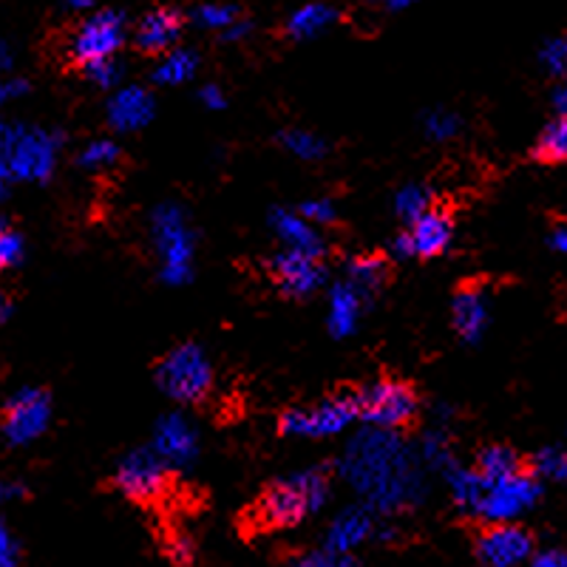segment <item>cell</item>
Masks as SVG:
<instances>
[{
  "label": "cell",
  "mask_w": 567,
  "mask_h": 567,
  "mask_svg": "<svg viewBox=\"0 0 567 567\" xmlns=\"http://www.w3.org/2000/svg\"><path fill=\"white\" fill-rule=\"evenodd\" d=\"M111 483H114V488L120 494L128 496L131 503L154 505L171 491L174 474H171V465L159 454L148 452V449H140V452H131L120 463Z\"/></svg>",
  "instance_id": "5"
},
{
  "label": "cell",
  "mask_w": 567,
  "mask_h": 567,
  "mask_svg": "<svg viewBox=\"0 0 567 567\" xmlns=\"http://www.w3.org/2000/svg\"><path fill=\"white\" fill-rule=\"evenodd\" d=\"M116 156H120V151H116L114 142H91L80 162L85 168H109L116 162Z\"/></svg>",
  "instance_id": "28"
},
{
  "label": "cell",
  "mask_w": 567,
  "mask_h": 567,
  "mask_svg": "<svg viewBox=\"0 0 567 567\" xmlns=\"http://www.w3.org/2000/svg\"><path fill=\"white\" fill-rule=\"evenodd\" d=\"M477 477L483 483H503V480H514L528 474V465H525L523 454L514 452L511 445H488L477 454Z\"/></svg>",
  "instance_id": "15"
},
{
  "label": "cell",
  "mask_w": 567,
  "mask_h": 567,
  "mask_svg": "<svg viewBox=\"0 0 567 567\" xmlns=\"http://www.w3.org/2000/svg\"><path fill=\"white\" fill-rule=\"evenodd\" d=\"M154 452L159 454L168 465H185L196 452V434L182 417L171 414L156 425V445Z\"/></svg>",
  "instance_id": "14"
},
{
  "label": "cell",
  "mask_w": 567,
  "mask_h": 567,
  "mask_svg": "<svg viewBox=\"0 0 567 567\" xmlns=\"http://www.w3.org/2000/svg\"><path fill=\"white\" fill-rule=\"evenodd\" d=\"M202 97L210 100V105H221V103H219V100H221V97H219V91H210V89H207L205 94H202Z\"/></svg>",
  "instance_id": "42"
},
{
  "label": "cell",
  "mask_w": 567,
  "mask_h": 567,
  "mask_svg": "<svg viewBox=\"0 0 567 567\" xmlns=\"http://www.w3.org/2000/svg\"><path fill=\"white\" fill-rule=\"evenodd\" d=\"M534 567H567V554H561V550H548V554H539L534 559Z\"/></svg>",
  "instance_id": "37"
},
{
  "label": "cell",
  "mask_w": 567,
  "mask_h": 567,
  "mask_svg": "<svg viewBox=\"0 0 567 567\" xmlns=\"http://www.w3.org/2000/svg\"><path fill=\"white\" fill-rule=\"evenodd\" d=\"M536 499V483L523 474V477L503 480V483H485L483 496L474 514L485 516L488 523H508L511 516L523 514Z\"/></svg>",
  "instance_id": "11"
},
{
  "label": "cell",
  "mask_w": 567,
  "mask_h": 567,
  "mask_svg": "<svg viewBox=\"0 0 567 567\" xmlns=\"http://www.w3.org/2000/svg\"><path fill=\"white\" fill-rule=\"evenodd\" d=\"M332 18H336V12L329 7H307L287 23V32H290L292 38H307V34H316L318 29L327 27Z\"/></svg>",
  "instance_id": "24"
},
{
  "label": "cell",
  "mask_w": 567,
  "mask_h": 567,
  "mask_svg": "<svg viewBox=\"0 0 567 567\" xmlns=\"http://www.w3.org/2000/svg\"><path fill=\"white\" fill-rule=\"evenodd\" d=\"M52 162H54L52 140H45L43 134H29L18 142L12 165L20 176H45L49 171H52Z\"/></svg>",
  "instance_id": "17"
},
{
  "label": "cell",
  "mask_w": 567,
  "mask_h": 567,
  "mask_svg": "<svg viewBox=\"0 0 567 567\" xmlns=\"http://www.w3.org/2000/svg\"><path fill=\"white\" fill-rule=\"evenodd\" d=\"M354 414H358V409H354V394H336V398H327L318 406L287 409V412H281V417H278V432L327 437V434L341 432Z\"/></svg>",
  "instance_id": "6"
},
{
  "label": "cell",
  "mask_w": 567,
  "mask_h": 567,
  "mask_svg": "<svg viewBox=\"0 0 567 567\" xmlns=\"http://www.w3.org/2000/svg\"><path fill=\"white\" fill-rule=\"evenodd\" d=\"M49 394L43 389H27L18 398H12L0 412V429L7 432L12 443H27L34 440L49 423Z\"/></svg>",
  "instance_id": "10"
},
{
  "label": "cell",
  "mask_w": 567,
  "mask_h": 567,
  "mask_svg": "<svg viewBox=\"0 0 567 567\" xmlns=\"http://www.w3.org/2000/svg\"><path fill=\"white\" fill-rule=\"evenodd\" d=\"M530 468L534 471H545V474H559V477H565L567 474V457H561V454H556V452H545V454H539V457H536V463L530 465Z\"/></svg>",
  "instance_id": "33"
},
{
  "label": "cell",
  "mask_w": 567,
  "mask_h": 567,
  "mask_svg": "<svg viewBox=\"0 0 567 567\" xmlns=\"http://www.w3.org/2000/svg\"><path fill=\"white\" fill-rule=\"evenodd\" d=\"M20 258H23V239L18 233L0 227V272L18 265Z\"/></svg>",
  "instance_id": "30"
},
{
  "label": "cell",
  "mask_w": 567,
  "mask_h": 567,
  "mask_svg": "<svg viewBox=\"0 0 567 567\" xmlns=\"http://www.w3.org/2000/svg\"><path fill=\"white\" fill-rule=\"evenodd\" d=\"M349 278H352V287L358 296L361 292H374L381 290L389 278V258L383 252H363V256H354L349 261Z\"/></svg>",
  "instance_id": "19"
},
{
  "label": "cell",
  "mask_w": 567,
  "mask_h": 567,
  "mask_svg": "<svg viewBox=\"0 0 567 567\" xmlns=\"http://www.w3.org/2000/svg\"><path fill=\"white\" fill-rule=\"evenodd\" d=\"M358 307H361V296L352 287H336V292H332V312H329V327L336 329V336L352 332Z\"/></svg>",
  "instance_id": "23"
},
{
  "label": "cell",
  "mask_w": 567,
  "mask_h": 567,
  "mask_svg": "<svg viewBox=\"0 0 567 567\" xmlns=\"http://www.w3.org/2000/svg\"><path fill=\"white\" fill-rule=\"evenodd\" d=\"M165 554H168V559L174 561V565L185 567V565H194L196 561V545L190 536L185 534H171L168 545H165Z\"/></svg>",
  "instance_id": "29"
},
{
  "label": "cell",
  "mask_w": 567,
  "mask_h": 567,
  "mask_svg": "<svg viewBox=\"0 0 567 567\" xmlns=\"http://www.w3.org/2000/svg\"><path fill=\"white\" fill-rule=\"evenodd\" d=\"M534 159L539 165H565L567 162V116H556L548 128L542 131L534 145Z\"/></svg>",
  "instance_id": "22"
},
{
  "label": "cell",
  "mask_w": 567,
  "mask_h": 567,
  "mask_svg": "<svg viewBox=\"0 0 567 567\" xmlns=\"http://www.w3.org/2000/svg\"><path fill=\"white\" fill-rule=\"evenodd\" d=\"M485 323V298L474 281H463L454 296V329L465 341H474Z\"/></svg>",
  "instance_id": "16"
},
{
  "label": "cell",
  "mask_w": 567,
  "mask_h": 567,
  "mask_svg": "<svg viewBox=\"0 0 567 567\" xmlns=\"http://www.w3.org/2000/svg\"><path fill=\"white\" fill-rule=\"evenodd\" d=\"M429 207H432V205H429V194H425L423 187H406V190H400L398 213L409 221V225H412L417 216H423Z\"/></svg>",
  "instance_id": "27"
},
{
  "label": "cell",
  "mask_w": 567,
  "mask_h": 567,
  "mask_svg": "<svg viewBox=\"0 0 567 567\" xmlns=\"http://www.w3.org/2000/svg\"><path fill=\"white\" fill-rule=\"evenodd\" d=\"M292 567H354V561L347 554L321 550V554H303Z\"/></svg>",
  "instance_id": "31"
},
{
  "label": "cell",
  "mask_w": 567,
  "mask_h": 567,
  "mask_svg": "<svg viewBox=\"0 0 567 567\" xmlns=\"http://www.w3.org/2000/svg\"><path fill=\"white\" fill-rule=\"evenodd\" d=\"M185 12L176 7H154L136 23L134 49L145 58H168L176 52L185 32Z\"/></svg>",
  "instance_id": "9"
},
{
  "label": "cell",
  "mask_w": 567,
  "mask_h": 567,
  "mask_svg": "<svg viewBox=\"0 0 567 567\" xmlns=\"http://www.w3.org/2000/svg\"><path fill=\"white\" fill-rule=\"evenodd\" d=\"M329 494V480L321 468L270 483L247 511L245 523L256 530H281L298 525L307 514L321 508Z\"/></svg>",
  "instance_id": "1"
},
{
  "label": "cell",
  "mask_w": 567,
  "mask_h": 567,
  "mask_svg": "<svg viewBox=\"0 0 567 567\" xmlns=\"http://www.w3.org/2000/svg\"><path fill=\"white\" fill-rule=\"evenodd\" d=\"M474 550L485 567H516L534 554V536L519 525L488 523L480 528Z\"/></svg>",
  "instance_id": "7"
},
{
  "label": "cell",
  "mask_w": 567,
  "mask_h": 567,
  "mask_svg": "<svg viewBox=\"0 0 567 567\" xmlns=\"http://www.w3.org/2000/svg\"><path fill=\"white\" fill-rule=\"evenodd\" d=\"M454 239L452 213L443 207H429L423 216L409 225V230L398 239V250L412 258L443 256Z\"/></svg>",
  "instance_id": "8"
},
{
  "label": "cell",
  "mask_w": 567,
  "mask_h": 567,
  "mask_svg": "<svg viewBox=\"0 0 567 567\" xmlns=\"http://www.w3.org/2000/svg\"><path fill=\"white\" fill-rule=\"evenodd\" d=\"M354 394V409L369 423L398 432V429H412L420 412L417 389L406 381L394 378H381L367 386H361Z\"/></svg>",
  "instance_id": "3"
},
{
  "label": "cell",
  "mask_w": 567,
  "mask_h": 567,
  "mask_svg": "<svg viewBox=\"0 0 567 567\" xmlns=\"http://www.w3.org/2000/svg\"><path fill=\"white\" fill-rule=\"evenodd\" d=\"M9 307H12V303H9V298H7V292L0 290V323L7 321V316H9Z\"/></svg>",
  "instance_id": "40"
},
{
  "label": "cell",
  "mask_w": 567,
  "mask_h": 567,
  "mask_svg": "<svg viewBox=\"0 0 567 567\" xmlns=\"http://www.w3.org/2000/svg\"><path fill=\"white\" fill-rule=\"evenodd\" d=\"M0 567H18V548L3 525H0Z\"/></svg>",
  "instance_id": "36"
},
{
  "label": "cell",
  "mask_w": 567,
  "mask_h": 567,
  "mask_svg": "<svg viewBox=\"0 0 567 567\" xmlns=\"http://www.w3.org/2000/svg\"><path fill=\"white\" fill-rule=\"evenodd\" d=\"M162 392L179 403H202L213 389V367L196 343H185L168 352L154 367Z\"/></svg>",
  "instance_id": "4"
},
{
  "label": "cell",
  "mask_w": 567,
  "mask_h": 567,
  "mask_svg": "<svg viewBox=\"0 0 567 567\" xmlns=\"http://www.w3.org/2000/svg\"><path fill=\"white\" fill-rule=\"evenodd\" d=\"M272 225H276L278 236H281L287 245H290V250H301V252H312V256H321V241H318L316 230H312L307 221L301 219V216H292V213H276V219H272Z\"/></svg>",
  "instance_id": "21"
},
{
  "label": "cell",
  "mask_w": 567,
  "mask_h": 567,
  "mask_svg": "<svg viewBox=\"0 0 567 567\" xmlns=\"http://www.w3.org/2000/svg\"><path fill=\"white\" fill-rule=\"evenodd\" d=\"M270 272L284 296L303 298L323 281V267L318 256L301 250H284L270 261Z\"/></svg>",
  "instance_id": "12"
},
{
  "label": "cell",
  "mask_w": 567,
  "mask_h": 567,
  "mask_svg": "<svg viewBox=\"0 0 567 567\" xmlns=\"http://www.w3.org/2000/svg\"><path fill=\"white\" fill-rule=\"evenodd\" d=\"M156 236H159V247L165 252L168 278L179 281V278L187 276V258H190V239H187L179 216L176 213H162L156 219Z\"/></svg>",
  "instance_id": "13"
},
{
  "label": "cell",
  "mask_w": 567,
  "mask_h": 567,
  "mask_svg": "<svg viewBox=\"0 0 567 567\" xmlns=\"http://www.w3.org/2000/svg\"><path fill=\"white\" fill-rule=\"evenodd\" d=\"M290 145H298V154H318V145H316V142H312L310 140V136H307V140H303V136H290Z\"/></svg>",
  "instance_id": "38"
},
{
  "label": "cell",
  "mask_w": 567,
  "mask_h": 567,
  "mask_svg": "<svg viewBox=\"0 0 567 567\" xmlns=\"http://www.w3.org/2000/svg\"><path fill=\"white\" fill-rule=\"evenodd\" d=\"M85 78H91L97 85H111L116 80V63L114 58L111 60H103V63H94L89 65V69H83Z\"/></svg>",
  "instance_id": "34"
},
{
  "label": "cell",
  "mask_w": 567,
  "mask_h": 567,
  "mask_svg": "<svg viewBox=\"0 0 567 567\" xmlns=\"http://www.w3.org/2000/svg\"><path fill=\"white\" fill-rule=\"evenodd\" d=\"M556 105H559V116H567V85L559 91V97H556Z\"/></svg>",
  "instance_id": "41"
},
{
  "label": "cell",
  "mask_w": 567,
  "mask_h": 567,
  "mask_svg": "<svg viewBox=\"0 0 567 567\" xmlns=\"http://www.w3.org/2000/svg\"><path fill=\"white\" fill-rule=\"evenodd\" d=\"M332 205L329 202H307V205L301 207V219L303 221H332L336 216H332Z\"/></svg>",
  "instance_id": "35"
},
{
  "label": "cell",
  "mask_w": 567,
  "mask_h": 567,
  "mask_svg": "<svg viewBox=\"0 0 567 567\" xmlns=\"http://www.w3.org/2000/svg\"><path fill=\"white\" fill-rule=\"evenodd\" d=\"M454 485V499L460 503V508L465 511H477L480 496H483L485 483L477 477V471H460L452 477Z\"/></svg>",
  "instance_id": "25"
},
{
  "label": "cell",
  "mask_w": 567,
  "mask_h": 567,
  "mask_svg": "<svg viewBox=\"0 0 567 567\" xmlns=\"http://www.w3.org/2000/svg\"><path fill=\"white\" fill-rule=\"evenodd\" d=\"M196 69V58L194 54L187 52H174L165 58V63L156 69V80L159 83H182V80H187L190 74H194Z\"/></svg>",
  "instance_id": "26"
},
{
  "label": "cell",
  "mask_w": 567,
  "mask_h": 567,
  "mask_svg": "<svg viewBox=\"0 0 567 567\" xmlns=\"http://www.w3.org/2000/svg\"><path fill=\"white\" fill-rule=\"evenodd\" d=\"M554 247H556V250L567 252V227L565 225H559L554 230Z\"/></svg>",
  "instance_id": "39"
},
{
  "label": "cell",
  "mask_w": 567,
  "mask_h": 567,
  "mask_svg": "<svg viewBox=\"0 0 567 567\" xmlns=\"http://www.w3.org/2000/svg\"><path fill=\"white\" fill-rule=\"evenodd\" d=\"M369 528H372V519L363 511H347L343 516H338V523L329 530V550L349 554L369 534Z\"/></svg>",
  "instance_id": "20"
},
{
  "label": "cell",
  "mask_w": 567,
  "mask_h": 567,
  "mask_svg": "<svg viewBox=\"0 0 567 567\" xmlns=\"http://www.w3.org/2000/svg\"><path fill=\"white\" fill-rule=\"evenodd\" d=\"M151 114H154V103H151L148 94L140 89L123 91L109 109L111 123L123 131H134L140 128V125H145L151 120Z\"/></svg>",
  "instance_id": "18"
},
{
  "label": "cell",
  "mask_w": 567,
  "mask_h": 567,
  "mask_svg": "<svg viewBox=\"0 0 567 567\" xmlns=\"http://www.w3.org/2000/svg\"><path fill=\"white\" fill-rule=\"evenodd\" d=\"M58 60L65 71H83L94 63L114 58V52L125 40V18L120 12L91 14V18L71 23L60 32Z\"/></svg>",
  "instance_id": "2"
},
{
  "label": "cell",
  "mask_w": 567,
  "mask_h": 567,
  "mask_svg": "<svg viewBox=\"0 0 567 567\" xmlns=\"http://www.w3.org/2000/svg\"><path fill=\"white\" fill-rule=\"evenodd\" d=\"M542 58H545V63H548V69L554 71L556 78H567V34L565 38L554 40V43L545 49Z\"/></svg>",
  "instance_id": "32"
}]
</instances>
